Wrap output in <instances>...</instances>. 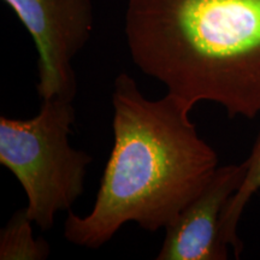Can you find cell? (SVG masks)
<instances>
[{"instance_id":"obj_1","label":"cell","mask_w":260,"mask_h":260,"mask_svg":"<svg viewBox=\"0 0 260 260\" xmlns=\"http://www.w3.org/2000/svg\"><path fill=\"white\" fill-rule=\"evenodd\" d=\"M112 106L113 146L95 203L87 216L70 211L65 220V239L84 248H100L129 222L152 233L165 229L218 168L191 110L175 96L149 100L121 73Z\"/></svg>"},{"instance_id":"obj_2","label":"cell","mask_w":260,"mask_h":260,"mask_svg":"<svg viewBox=\"0 0 260 260\" xmlns=\"http://www.w3.org/2000/svg\"><path fill=\"white\" fill-rule=\"evenodd\" d=\"M124 32L136 68L190 110L260 113V0H128Z\"/></svg>"},{"instance_id":"obj_3","label":"cell","mask_w":260,"mask_h":260,"mask_svg":"<svg viewBox=\"0 0 260 260\" xmlns=\"http://www.w3.org/2000/svg\"><path fill=\"white\" fill-rule=\"evenodd\" d=\"M75 115L74 99L51 98L32 118L0 117V164L21 183L27 214L41 230L53 228L84 191L93 159L69 144Z\"/></svg>"},{"instance_id":"obj_4","label":"cell","mask_w":260,"mask_h":260,"mask_svg":"<svg viewBox=\"0 0 260 260\" xmlns=\"http://www.w3.org/2000/svg\"><path fill=\"white\" fill-rule=\"evenodd\" d=\"M30 34L39 54L41 100L76 95L74 58L94 28L92 0H4Z\"/></svg>"},{"instance_id":"obj_5","label":"cell","mask_w":260,"mask_h":260,"mask_svg":"<svg viewBox=\"0 0 260 260\" xmlns=\"http://www.w3.org/2000/svg\"><path fill=\"white\" fill-rule=\"evenodd\" d=\"M245 175V161L217 168L203 190L165 228V239L157 259H228L230 247L220 235V222Z\"/></svg>"},{"instance_id":"obj_6","label":"cell","mask_w":260,"mask_h":260,"mask_svg":"<svg viewBox=\"0 0 260 260\" xmlns=\"http://www.w3.org/2000/svg\"><path fill=\"white\" fill-rule=\"evenodd\" d=\"M245 162V178L228 203L220 222V235L223 241L233 249L236 258H239L243 248L242 241L237 234L239 222L253 194L260 189V134L255 140L251 154Z\"/></svg>"},{"instance_id":"obj_7","label":"cell","mask_w":260,"mask_h":260,"mask_svg":"<svg viewBox=\"0 0 260 260\" xmlns=\"http://www.w3.org/2000/svg\"><path fill=\"white\" fill-rule=\"evenodd\" d=\"M34 222L25 209L10 218L0 232V260H45L51 247L44 239L34 237Z\"/></svg>"}]
</instances>
